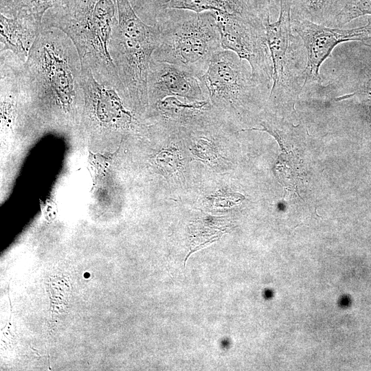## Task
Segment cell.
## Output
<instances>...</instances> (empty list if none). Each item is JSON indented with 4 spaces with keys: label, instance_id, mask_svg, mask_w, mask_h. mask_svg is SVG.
I'll use <instances>...</instances> for the list:
<instances>
[{
    "label": "cell",
    "instance_id": "4",
    "mask_svg": "<svg viewBox=\"0 0 371 371\" xmlns=\"http://www.w3.org/2000/svg\"><path fill=\"white\" fill-rule=\"evenodd\" d=\"M117 22L113 28L109 52L131 104L142 111L147 106L148 74L161 34L157 25L145 23L130 0H116Z\"/></svg>",
    "mask_w": 371,
    "mask_h": 371
},
{
    "label": "cell",
    "instance_id": "17",
    "mask_svg": "<svg viewBox=\"0 0 371 371\" xmlns=\"http://www.w3.org/2000/svg\"><path fill=\"white\" fill-rule=\"evenodd\" d=\"M157 164L166 172L172 174L181 168L180 155L175 149L161 150L156 157Z\"/></svg>",
    "mask_w": 371,
    "mask_h": 371
},
{
    "label": "cell",
    "instance_id": "3",
    "mask_svg": "<svg viewBox=\"0 0 371 371\" xmlns=\"http://www.w3.org/2000/svg\"><path fill=\"white\" fill-rule=\"evenodd\" d=\"M155 25L159 27L161 41L153 58L177 65L199 78L213 56L223 49L212 11L167 8Z\"/></svg>",
    "mask_w": 371,
    "mask_h": 371
},
{
    "label": "cell",
    "instance_id": "10",
    "mask_svg": "<svg viewBox=\"0 0 371 371\" xmlns=\"http://www.w3.org/2000/svg\"><path fill=\"white\" fill-rule=\"evenodd\" d=\"M0 52L9 51L25 63L43 30L42 23L20 17L0 15Z\"/></svg>",
    "mask_w": 371,
    "mask_h": 371
},
{
    "label": "cell",
    "instance_id": "7",
    "mask_svg": "<svg viewBox=\"0 0 371 371\" xmlns=\"http://www.w3.org/2000/svg\"><path fill=\"white\" fill-rule=\"evenodd\" d=\"M214 12L223 49L246 60L253 76L271 87L272 64L263 19L251 13Z\"/></svg>",
    "mask_w": 371,
    "mask_h": 371
},
{
    "label": "cell",
    "instance_id": "8",
    "mask_svg": "<svg viewBox=\"0 0 371 371\" xmlns=\"http://www.w3.org/2000/svg\"><path fill=\"white\" fill-rule=\"evenodd\" d=\"M291 25L302 41L306 53L304 88L322 83L320 68L338 45L359 41L371 46L367 43L371 39V19L363 26L350 29L329 27L307 20L291 21Z\"/></svg>",
    "mask_w": 371,
    "mask_h": 371
},
{
    "label": "cell",
    "instance_id": "14",
    "mask_svg": "<svg viewBox=\"0 0 371 371\" xmlns=\"http://www.w3.org/2000/svg\"><path fill=\"white\" fill-rule=\"evenodd\" d=\"M365 15H371V0H347L330 27L341 28L352 20Z\"/></svg>",
    "mask_w": 371,
    "mask_h": 371
},
{
    "label": "cell",
    "instance_id": "16",
    "mask_svg": "<svg viewBox=\"0 0 371 371\" xmlns=\"http://www.w3.org/2000/svg\"><path fill=\"white\" fill-rule=\"evenodd\" d=\"M191 150L196 157L209 163L221 157L211 141L204 137L196 139Z\"/></svg>",
    "mask_w": 371,
    "mask_h": 371
},
{
    "label": "cell",
    "instance_id": "1",
    "mask_svg": "<svg viewBox=\"0 0 371 371\" xmlns=\"http://www.w3.org/2000/svg\"><path fill=\"white\" fill-rule=\"evenodd\" d=\"M23 79L33 115L56 125L74 122L85 103L82 63L65 33L42 30L24 64Z\"/></svg>",
    "mask_w": 371,
    "mask_h": 371
},
{
    "label": "cell",
    "instance_id": "12",
    "mask_svg": "<svg viewBox=\"0 0 371 371\" xmlns=\"http://www.w3.org/2000/svg\"><path fill=\"white\" fill-rule=\"evenodd\" d=\"M60 0H0V12L42 23L46 12Z\"/></svg>",
    "mask_w": 371,
    "mask_h": 371
},
{
    "label": "cell",
    "instance_id": "13",
    "mask_svg": "<svg viewBox=\"0 0 371 371\" xmlns=\"http://www.w3.org/2000/svg\"><path fill=\"white\" fill-rule=\"evenodd\" d=\"M168 8L183 9L196 12L212 11L254 14L244 0H171Z\"/></svg>",
    "mask_w": 371,
    "mask_h": 371
},
{
    "label": "cell",
    "instance_id": "9",
    "mask_svg": "<svg viewBox=\"0 0 371 371\" xmlns=\"http://www.w3.org/2000/svg\"><path fill=\"white\" fill-rule=\"evenodd\" d=\"M170 96L194 100L207 97L198 77L177 65L152 58L148 74V101L155 103Z\"/></svg>",
    "mask_w": 371,
    "mask_h": 371
},
{
    "label": "cell",
    "instance_id": "11",
    "mask_svg": "<svg viewBox=\"0 0 371 371\" xmlns=\"http://www.w3.org/2000/svg\"><path fill=\"white\" fill-rule=\"evenodd\" d=\"M291 21L307 20L330 26L347 0H289Z\"/></svg>",
    "mask_w": 371,
    "mask_h": 371
},
{
    "label": "cell",
    "instance_id": "19",
    "mask_svg": "<svg viewBox=\"0 0 371 371\" xmlns=\"http://www.w3.org/2000/svg\"><path fill=\"white\" fill-rule=\"evenodd\" d=\"M241 196L239 194L219 192L214 195L210 196L209 200L213 206L230 207L240 201Z\"/></svg>",
    "mask_w": 371,
    "mask_h": 371
},
{
    "label": "cell",
    "instance_id": "18",
    "mask_svg": "<svg viewBox=\"0 0 371 371\" xmlns=\"http://www.w3.org/2000/svg\"><path fill=\"white\" fill-rule=\"evenodd\" d=\"M244 1L251 12L263 19L271 14V8L279 0H244Z\"/></svg>",
    "mask_w": 371,
    "mask_h": 371
},
{
    "label": "cell",
    "instance_id": "5",
    "mask_svg": "<svg viewBox=\"0 0 371 371\" xmlns=\"http://www.w3.org/2000/svg\"><path fill=\"white\" fill-rule=\"evenodd\" d=\"M278 19H263L272 64V82L268 100L273 104L292 105L304 88L306 53L300 36L292 29L291 4L279 0Z\"/></svg>",
    "mask_w": 371,
    "mask_h": 371
},
{
    "label": "cell",
    "instance_id": "6",
    "mask_svg": "<svg viewBox=\"0 0 371 371\" xmlns=\"http://www.w3.org/2000/svg\"><path fill=\"white\" fill-rule=\"evenodd\" d=\"M199 79L212 106L238 117L269 95L271 89L253 76L246 60L225 49L213 56Z\"/></svg>",
    "mask_w": 371,
    "mask_h": 371
},
{
    "label": "cell",
    "instance_id": "15",
    "mask_svg": "<svg viewBox=\"0 0 371 371\" xmlns=\"http://www.w3.org/2000/svg\"><path fill=\"white\" fill-rule=\"evenodd\" d=\"M171 0H130L137 14L145 23L155 25Z\"/></svg>",
    "mask_w": 371,
    "mask_h": 371
},
{
    "label": "cell",
    "instance_id": "2",
    "mask_svg": "<svg viewBox=\"0 0 371 371\" xmlns=\"http://www.w3.org/2000/svg\"><path fill=\"white\" fill-rule=\"evenodd\" d=\"M117 22L116 0H60L46 12L42 24L43 29H58L70 38L82 65L98 82L128 95L109 49Z\"/></svg>",
    "mask_w": 371,
    "mask_h": 371
}]
</instances>
